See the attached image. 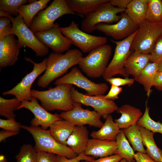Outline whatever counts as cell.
<instances>
[{
  "label": "cell",
  "mask_w": 162,
  "mask_h": 162,
  "mask_svg": "<svg viewBox=\"0 0 162 162\" xmlns=\"http://www.w3.org/2000/svg\"><path fill=\"white\" fill-rule=\"evenodd\" d=\"M18 134V132L3 129L0 131V142L8 137Z\"/></svg>",
  "instance_id": "cell-48"
},
{
  "label": "cell",
  "mask_w": 162,
  "mask_h": 162,
  "mask_svg": "<svg viewBox=\"0 0 162 162\" xmlns=\"http://www.w3.org/2000/svg\"><path fill=\"white\" fill-rule=\"evenodd\" d=\"M122 91V88L113 85H111L110 89L108 94L105 95L107 99L113 100L118 98V95Z\"/></svg>",
  "instance_id": "cell-43"
},
{
  "label": "cell",
  "mask_w": 162,
  "mask_h": 162,
  "mask_svg": "<svg viewBox=\"0 0 162 162\" xmlns=\"http://www.w3.org/2000/svg\"><path fill=\"white\" fill-rule=\"evenodd\" d=\"M21 101L15 98L5 99L0 97V116L7 119L15 118L16 115L14 111L21 105Z\"/></svg>",
  "instance_id": "cell-32"
},
{
  "label": "cell",
  "mask_w": 162,
  "mask_h": 162,
  "mask_svg": "<svg viewBox=\"0 0 162 162\" xmlns=\"http://www.w3.org/2000/svg\"><path fill=\"white\" fill-rule=\"evenodd\" d=\"M147 100L146 102L144 114L138 120L137 124L154 133H158L162 134V123L155 122L150 117L149 114V107L147 106Z\"/></svg>",
  "instance_id": "cell-34"
},
{
  "label": "cell",
  "mask_w": 162,
  "mask_h": 162,
  "mask_svg": "<svg viewBox=\"0 0 162 162\" xmlns=\"http://www.w3.org/2000/svg\"><path fill=\"white\" fill-rule=\"evenodd\" d=\"M11 33L0 40V69L13 65L17 61L23 46Z\"/></svg>",
  "instance_id": "cell-18"
},
{
  "label": "cell",
  "mask_w": 162,
  "mask_h": 162,
  "mask_svg": "<svg viewBox=\"0 0 162 162\" xmlns=\"http://www.w3.org/2000/svg\"><path fill=\"white\" fill-rule=\"evenodd\" d=\"M149 0H131L125 13L139 26L146 20Z\"/></svg>",
  "instance_id": "cell-26"
},
{
  "label": "cell",
  "mask_w": 162,
  "mask_h": 162,
  "mask_svg": "<svg viewBox=\"0 0 162 162\" xmlns=\"http://www.w3.org/2000/svg\"><path fill=\"white\" fill-rule=\"evenodd\" d=\"M89 132L84 125H75L68 138L67 146L78 155L84 153L89 139Z\"/></svg>",
  "instance_id": "cell-20"
},
{
  "label": "cell",
  "mask_w": 162,
  "mask_h": 162,
  "mask_svg": "<svg viewBox=\"0 0 162 162\" xmlns=\"http://www.w3.org/2000/svg\"><path fill=\"white\" fill-rule=\"evenodd\" d=\"M108 0H66L68 7L73 11L83 17L92 12Z\"/></svg>",
  "instance_id": "cell-25"
},
{
  "label": "cell",
  "mask_w": 162,
  "mask_h": 162,
  "mask_svg": "<svg viewBox=\"0 0 162 162\" xmlns=\"http://www.w3.org/2000/svg\"><path fill=\"white\" fill-rule=\"evenodd\" d=\"M162 35V26L160 23H152L145 20L139 26L131 44V50L150 54Z\"/></svg>",
  "instance_id": "cell-7"
},
{
  "label": "cell",
  "mask_w": 162,
  "mask_h": 162,
  "mask_svg": "<svg viewBox=\"0 0 162 162\" xmlns=\"http://www.w3.org/2000/svg\"><path fill=\"white\" fill-rule=\"evenodd\" d=\"M82 57V52L76 49L69 50L64 54L53 52L50 53L47 58L45 72L39 77L38 85L46 88L71 67L78 64Z\"/></svg>",
  "instance_id": "cell-1"
},
{
  "label": "cell",
  "mask_w": 162,
  "mask_h": 162,
  "mask_svg": "<svg viewBox=\"0 0 162 162\" xmlns=\"http://www.w3.org/2000/svg\"><path fill=\"white\" fill-rule=\"evenodd\" d=\"M50 0H36L28 4L22 5L18 9L19 15L22 18L26 25L29 28L33 19L41 10L47 8Z\"/></svg>",
  "instance_id": "cell-27"
},
{
  "label": "cell",
  "mask_w": 162,
  "mask_h": 162,
  "mask_svg": "<svg viewBox=\"0 0 162 162\" xmlns=\"http://www.w3.org/2000/svg\"><path fill=\"white\" fill-rule=\"evenodd\" d=\"M158 70V63L149 62L139 76L134 78L135 81L143 86L148 97L152 93L151 88L153 86L154 79Z\"/></svg>",
  "instance_id": "cell-29"
},
{
  "label": "cell",
  "mask_w": 162,
  "mask_h": 162,
  "mask_svg": "<svg viewBox=\"0 0 162 162\" xmlns=\"http://www.w3.org/2000/svg\"><path fill=\"white\" fill-rule=\"evenodd\" d=\"M12 28V22L9 17L5 16L0 17V40L11 34Z\"/></svg>",
  "instance_id": "cell-37"
},
{
  "label": "cell",
  "mask_w": 162,
  "mask_h": 162,
  "mask_svg": "<svg viewBox=\"0 0 162 162\" xmlns=\"http://www.w3.org/2000/svg\"><path fill=\"white\" fill-rule=\"evenodd\" d=\"M161 1H162V0H161Z\"/></svg>",
  "instance_id": "cell-56"
},
{
  "label": "cell",
  "mask_w": 162,
  "mask_h": 162,
  "mask_svg": "<svg viewBox=\"0 0 162 162\" xmlns=\"http://www.w3.org/2000/svg\"><path fill=\"white\" fill-rule=\"evenodd\" d=\"M116 112L121 116L114 122L120 129L126 128L136 124L143 115L141 110L131 105L125 104L118 107Z\"/></svg>",
  "instance_id": "cell-21"
},
{
  "label": "cell",
  "mask_w": 162,
  "mask_h": 162,
  "mask_svg": "<svg viewBox=\"0 0 162 162\" xmlns=\"http://www.w3.org/2000/svg\"><path fill=\"white\" fill-rule=\"evenodd\" d=\"M150 54H146L137 51H133L128 58L124 65V69L129 76L135 78L138 77L149 62Z\"/></svg>",
  "instance_id": "cell-22"
},
{
  "label": "cell",
  "mask_w": 162,
  "mask_h": 162,
  "mask_svg": "<svg viewBox=\"0 0 162 162\" xmlns=\"http://www.w3.org/2000/svg\"><path fill=\"white\" fill-rule=\"evenodd\" d=\"M162 60V35L157 40L150 54L149 62L158 63Z\"/></svg>",
  "instance_id": "cell-39"
},
{
  "label": "cell",
  "mask_w": 162,
  "mask_h": 162,
  "mask_svg": "<svg viewBox=\"0 0 162 162\" xmlns=\"http://www.w3.org/2000/svg\"><path fill=\"white\" fill-rule=\"evenodd\" d=\"M25 59L33 64V70L30 73L27 74L14 87L2 93L4 95H14L15 98L21 101L23 100H31L32 97L31 89L32 86L36 79L45 71L46 68L47 58H44L42 62L39 63L34 62L29 58L25 57Z\"/></svg>",
  "instance_id": "cell-12"
},
{
  "label": "cell",
  "mask_w": 162,
  "mask_h": 162,
  "mask_svg": "<svg viewBox=\"0 0 162 162\" xmlns=\"http://www.w3.org/2000/svg\"><path fill=\"white\" fill-rule=\"evenodd\" d=\"M73 85L65 84L56 86L48 90L39 91L31 89V94L39 100L41 106L47 111H70L74 108L70 92Z\"/></svg>",
  "instance_id": "cell-2"
},
{
  "label": "cell",
  "mask_w": 162,
  "mask_h": 162,
  "mask_svg": "<svg viewBox=\"0 0 162 162\" xmlns=\"http://www.w3.org/2000/svg\"><path fill=\"white\" fill-rule=\"evenodd\" d=\"M112 52V47L109 44L98 47L82 57L78 64L79 67L89 77L97 78L103 76Z\"/></svg>",
  "instance_id": "cell-5"
},
{
  "label": "cell",
  "mask_w": 162,
  "mask_h": 162,
  "mask_svg": "<svg viewBox=\"0 0 162 162\" xmlns=\"http://www.w3.org/2000/svg\"><path fill=\"white\" fill-rule=\"evenodd\" d=\"M75 126L69 121L61 119L52 124L49 130L56 140L62 144L67 146V140Z\"/></svg>",
  "instance_id": "cell-23"
},
{
  "label": "cell",
  "mask_w": 162,
  "mask_h": 162,
  "mask_svg": "<svg viewBox=\"0 0 162 162\" xmlns=\"http://www.w3.org/2000/svg\"><path fill=\"white\" fill-rule=\"evenodd\" d=\"M110 1L102 4L95 11L85 15L81 24L82 31L88 34L96 30L95 26L99 23L110 24L119 21L121 16L118 14L125 11V9L115 7Z\"/></svg>",
  "instance_id": "cell-9"
},
{
  "label": "cell",
  "mask_w": 162,
  "mask_h": 162,
  "mask_svg": "<svg viewBox=\"0 0 162 162\" xmlns=\"http://www.w3.org/2000/svg\"><path fill=\"white\" fill-rule=\"evenodd\" d=\"M60 28L59 24L56 23L53 27L48 30L34 33L41 43L50 48L53 52L61 53L69 50L72 44L62 33Z\"/></svg>",
  "instance_id": "cell-15"
},
{
  "label": "cell",
  "mask_w": 162,
  "mask_h": 162,
  "mask_svg": "<svg viewBox=\"0 0 162 162\" xmlns=\"http://www.w3.org/2000/svg\"><path fill=\"white\" fill-rule=\"evenodd\" d=\"M57 162H79L82 160H86L91 162L94 159L92 156L85 155L83 153L78 155L76 158L69 159L65 156L57 155Z\"/></svg>",
  "instance_id": "cell-41"
},
{
  "label": "cell",
  "mask_w": 162,
  "mask_h": 162,
  "mask_svg": "<svg viewBox=\"0 0 162 162\" xmlns=\"http://www.w3.org/2000/svg\"><path fill=\"white\" fill-rule=\"evenodd\" d=\"M161 162H162V160H161Z\"/></svg>",
  "instance_id": "cell-55"
},
{
  "label": "cell",
  "mask_w": 162,
  "mask_h": 162,
  "mask_svg": "<svg viewBox=\"0 0 162 162\" xmlns=\"http://www.w3.org/2000/svg\"><path fill=\"white\" fill-rule=\"evenodd\" d=\"M160 23L161 24V25L162 26V21Z\"/></svg>",
  "instance_id": "cell-54"
},
{
  "label": "cell",
  "mask_w": 162,
  "mask_h": 162,
  "mask_svg": "<svg viewBox=\"0 0 162 162\" xmlns=\"http://www.w3.org/2000/svg\"><path fill=\"white\" fill-rule=\"evenodd\" d=\"M27 0H0V11H2L15 17L19 14L18 9L19 7L28 2Z\"/></svg>",
  "instance_id": "cell-36"
},
{
  "label": "cell",
  "mask_w": 162,
  "mask_h": 162,
  "mask_svg": "<svg viewBox=\"0 0 162 162\" xmlns=\"http://www.w3.org/2000/svg\"><path fill=\"white\" fill-rule=\"evenodd\" d=\"M153 86L159 91H162V72L158 71L155 75Z\"/></svg>",
  "instance_id": "cell-46"
},
{
  "label": "cell",
  "mask_w": 162,
  "mask_h": 162,
  "mask_svg": "<svg viewBox=\"0 0 162 162\" xmlns=\"http://www.w3.org/2000/svg\"><path fill=\"white\" fill-rule=\"evenodd\" d=\"M70 95L73 102L93 107L104 119L108 115L116 111L118 108L113 100L106 99L104 95H87L78 91L74 87L71 88Z\"/></svg>",
  "instance_id": "cell-13"
},
{
  "label": "cell",
  "mask_w": 162,
  "mask_h": 162,
  "mask_svg": "<svg viewBox=\"0 0 162 162\" xmlns=\"http://www.w3.org/2000/svg\"><path fill=\"white\" fill-rule=\"evenodd\" d=\"M7 159L6 156L1 154L0 155V162H7Z\"/></svg>",
  "instance_id": "cell-49"
},
{
  "label": "cell",
  "mask_w": 162,
  "mask_h": 162,
  "mask_svg": "<svg viewBox=\"0 0 162 162\" xmlns=\"http://www.w3.org/2000/svg\"><path fill=\"white\" fill-rule=\"evenodd\" d=\"M120 15V20L116 23H99L95 26L96 30L103 32L115 40H122L126 38L136 31L139 26L125 13H122Z\"/></svg>",
  "instance_id": "cell-16"
},
{
  "label": "cell",
  "mask_w": 162,
  "mask_h": 162,
  "mask_svg": "<svg viewBox=\"0 0 162 162\" xmlns=\"http://www.w3.org/2000/svg\"><path fill=\"white\" fill-rule=\"evenodd\" d=\"M123 158L120 155L115 154L104 157L100 158L91 162H119Z\"/></svg>",
  "instance_id": "cell-45"
},
{
  "label": "cell",
  "mask_w": 162,
  "mask_h": 162,
  "mask_svg": "<svg viewBox=\"0 0 162 162\" xmlns=\"http://www.w3.org/2000/svg\"><path fill=\"white\" fill-rule=\"evenodd\" d=\"M22 125L14 118L7 119H0V128L4 130L19 133Z\"/></svg>",
  "instance_id": "cell-38"
},
{
  "label": "cell",
  "mask_w": 162,
  "mask_h": 162,
  "mask_svg": "<svg viewBox=\"0 0 162 162\" xmlns=\"http://www.w3.org/2000/svg\"><path fill=\"white\" fill-rule=\"evenodd\" d=\"M57 156L55 154L44 152H37V162H57Z\"/></svg>",
  "instance_id": "cell-42"
},
{
  "label": "cell",
  "mask_w": 162,
  "mask_h": 162,
  "mask_svg": "<svg viewBox=\"0 0 162 162\" xmlns=\"http://www.w3.org/2000/svg\"><path fill=\"white\" fill-rule=\"evenodd\" d=\"M8 16L11 20L13 28L11 33L16 36L20 44L23 46L33 50L37 56L43 57L49 52V48L41 43L34 33L25 23L19 15L16 17L0 11V16Z\"/></svg>",
  "instance_id": "cell-6"
},
{
  "label": "cell",
  "mask_w": 162,
  "mask_h": 162,
  "mask_svg": "<svg viewBox=\"0 0 162 162\" xmlns=\"http://www.w3.org/2000/svg\"><path fill=\"white\" fill-rule=\"evenodd\" d=\"M120 130L110 114L106 116L104 123L100 129L92 131L90 136L92 139L115 141Z\"/></svg>",
  "instance_id": "cell-24"
},
{
  "label": "cell",
  "mask_w": 162,
  "mask_h": 162,
  "mask_svg": "<svg viewBox=\"0 0 162 162\" xmlns=\"http://www.w3.org/2000/svg\"><path fill=\"white\" fill-rule=\"evenodd\" d=\"M116 141L89 139L84 154L86 155L100 158L115 154L117 150Z\"/></svg>",
  "instance_id": "cell-19"
},
{
  "label": "cell",
  "mask_w": 162,
  "mask_h": 162,
  "mask_svg": "<svg viewBox=\"0 0 162 162\" xmlns=\"http://www.w3.org/2000/svg\"><path fill=\"white\" fill-rule=\"evenodd\" d=\"M65 84L74 85L84 89L86 92L85 94L90 96L103 95L109 89L105 83H96L88 80L77 67L73 68L69 73L56 79L54 82L56 86Z\"/></svg>",
  "instance_id": "cell-11"
},
{
  "label": "cell",
  "mask_w": 162,
  "mask_h": 162,
  "mask_svg": "<svg viewBox=\"0 0 162 162\" xmlns=\"http://www.w3.org/2000/svg\"><path fill=\"white\" fill-rule=\"evenodd\" d=\"M130 162H136L135 160H134V159L133 160H132V161H130Z\"/></svg>",
  "instance_id": "cell-53"
},
{
  "label": "cell",
  "mask_w": 162,
  "mask_h": 162,
  "mask_svg": "<svg viewBox=\"0 0 162 162\" xmlns=\"http://www.w3.org/2000/svg\"><path fill=\"white\" fill-rule=\"evenodd\" d=\"M111 85L118 87L127 86H130L133 85L135 81L134 78H130L128 77L122 78L120 77H111L105 80Z\"/></svg>",
  "instance_id": "cell-40"
},
{
  "label": "cell",
  "mask_w": 162,
  "mask_h": 162,
  "mask_svg": "<svg viewBox=\"0 0 162 162\" xmlns=\"http://www.w3.org/2000/svg\"><path fill=\"white\" fill-rule=\"evenodd\" d=\"M116 141L117 148L115 154L120 155L129 162L134 160L135 154L134 150L130 145L123 129H121L118 134Z\"/></svg>",
  "instance_id": "cell-31"
},
{
  "label": "cell",
  "mask_w": 162,
  "mask_h": 162,
  "mask_svg": "<svg viewBox=\"0 0 162 162\" xmlns=\"http://www.w3.org/2000/svg\"><path fill=\"white\" fill-rule=\"evenodd\" d=\"M66 14L77 15L67 5L66 0H54L44 10L40 11L35 16L29 29L34 33L48 30L55 25V21Z\"/></svg>",
  "instance_id": "cell-4"
},
{
  "label": "cell",
  "mask_w": 162,
  "mask_h": 162,
  "mask_svg": "<svg viewBox=\"0 0 162 162\" xmlns=\"http://www.w3.org/2000/svg\"><path fill=\"white\" fill-rule=\"evenodd\" d=\"M82 105L80 103L74 102L73 109L62 112L58 114L59 117L62 119L70 122L75 125H88L100 128L104 124L100 120L101 116L94 110L83 108Z\"/></svg>",
  "instance_id": "cell-14"
},
{
  "label": "cell",
  "mask_w": 162,
  "mask_h": 162,
  "mask_svg": "<svg viewBox=\"0 0 162 162\" xmlns=\"http://www.w3.org/2000/svg\"><path fill=\"white\" fill-rule=\"evenodd\" d=\"M139 129L143 144L146 148V154L156 161L161 162L162 150L155 143L154 138V133L141 126H139Z\"/></svg>",
  "instance_id": "cell-28"
},
{
  "label": "cell",
  "mask_w": 162,
  "mask_h": 162,
  "mask_svg": "<svg viewBox=\"0 0 162 162\" xmlns=\"http://www.w3.org/2000/svg\"><path fill=\"white\" fill-rule=\"evenodd\" d=\"M146 20L152 23L162 21V2L161 0H149Z\"/></svg>",
  "instance_id": "cell-33"
},
{
  "label": "cell",
  "mask_w": 162,
  "mask_h": 162,
  "mask_svg": "<svg viewBox=\"0 0 162 162\" xmlns=\"http://www.w3.org/2000/svg\"><path fill=\"white\" fill-rule=\"evenodd\" d=\"M15 158L16 162H37V152L31 144H24L16 155Z\"/></svg>",
  "instance_id": "cell-35"
},
{
  "label": "cell",
  "mask_w": 162,
  "mask_h": 162,
  "mask_svg": "<svg viewBox=\"0 0 162 162\" xmlns=\"http://www.w3.org/2000/svg\"><path fill=\"white\" fill-rule=\"evenodd\" d=\"M131 0H111L110 2L112 5L117 7L125 9Z\"/></svg>",
  "instance_id": "cell-47"
},
{
  "label": "cell",
  "mask_w": 162,
  "mask_h": 162,
  "mask_svg": "<svg viewBox=\"0 0 162 162\" xmlns=\"http://www.w3.org/2000/svg\"><path fill=\"white\" fill-rule=\"evenodd\" d=\"M158 63V71L162 72V60L159 61Z\"/></svg>",
  "instance_id": "cell-50"
},
{
  "label": "cell",
  "mask_w": 162,
  "mask_h": 162,
  "mask_svg": "<svg viewBox=\"0 0 162 162\" xmlns=\"http://www.w3.org/2000/svg\"><path fill=\"white\" fill-rule=\"evenodd\" d=\"M60 28L63 35L84 53L90 52L106 44L107 41L106 37L94 36L83 32L73 21L68 26L60 27Z\"/></svg>",
  "instance_id": "cell-10"
},
{
  "label": "cell",
  "mask_w": 162,
  "mask_h": 162,
  "mask_svg": "<svg viewBox=\"0 0 162 162\" xmlns=\"http://www.w3.org/2000/svg\"><path fill=\"white\" fill-rule=\"evenodd\" d=\"M134 158L136 162H157L146 153L138 152L135 153Z\"/></svg>",
  "instance_id": "cell-44"
},
{
  "label": "cell",
  "mask_w": 162,
  "mask_h": 162,
  "mask_svg": "<svg viewBox=\"0 0 162 162\" xmlns=\"http://www.w3.org/2000/svg\"><path fill=\"white\" fill-rule=\"evenodd\" d=\"M21 128L28 131L35 142L34 148L37 152H44L62 155L72 159L78 155L70 147L62 144L56 140L49 130H44L39 127L21 125Z\"/></svg>",
  "instance_id": "cell-3"
},
{
  "label": "cell",
  "mask_w": 162,
  "mask_h": 162,
  "mask_svg": "<svg viewBox=\"0 0 162 162\" xmlns=\"http://www.w3.org/2000/svg\"><path fill=\"white\" fill-rule=\"evenodd\" d=\"M17 110L25 108L29 110L34 114V117L30 121L31 126H41L44 130H47L55 122L62 119L58 114H53L49 112L38 103L37 99L32 97L30 101L23 100Z\"/></svg>",
  "instance_id": "cell-17"
},
{
  "label": "cell",
  "mask_w": 162,
  "mask_h": 162,
  "mask_svg": "<svg viewBox=\"0 0 162 162\" xmlns=\"http://www.w3.org/2000/svg\"><path fill=\"white\" fill-rule=\"evenodd\" d=\"M123 130L125 136L132 145L134 150L138 152L146 153L142 143L139 125L136 124Z\"/></svg>",
  "instance_id": "cell-30"
},
{
  "label": "cell",
  "mask_w": 162,
  "mask_h": 162,
  "mask_svg": "<svg viewBox=\"0 0 162 162\" xmlns=\"http://www.w3.org/2000/svg\"><path fill=\"white\" fill-rule=\"evenodd\" d=\"M79 162H90L89 161L86 160H82L80 161Z\"/></svg>",
  "instance_id": "cell-52"
},
{
  "label": "cell",
  "mask_w": 162,
  "mask_h": 162,
  "mask_svg": "<svg viewBox=\"0 0 162 162\" xmlns=\"http://www.w3.org/2000/svg\"><path fill=\"white\" fill-rule=\"evenodd\" d=\"M138 30V29L123 40L116 41L111 39L112 42L116 44V47L113 58L102 76L105 80L118 74L125 78L128 77L129 75L125 72L124 65L128 58L132 52L131 50V44Z\"/></svg>",
  "instance_id": "cell-8"
},
{
  "label": "cell",
  "mask_w": 162,
  "mask_h": 162,
  "mask_svg": "<svg viewBox=\"0 0 162 162\" xmlns=\"http://www.w3.org/2000/svg\"><path fill=\"white\" fill-rule=\"evenodd\" d=\"M119 162H129V161L126 159L123 158Z\"/></svg>",
  "instance_id": "cell-51"
}]
</instances>
